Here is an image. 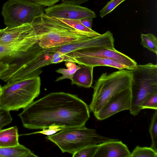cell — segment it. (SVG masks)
<instances>
[{
  "instance_id": "4",
  "label": "cell",
  "mask_w": 157,
  "mask_h": 157,
  "mask_svg": "<svg viewBox=\"0 0 157 157\" xmlns=\"http://www.w3.org/2000/svg\"><path fill=\"white\" fill-rule=\"evenodd\" d=\"M132 82L131 70H119L111 73H103L95 82L90 110L94 115L98 113L114 95L131 88Z\"/></svg>"
},
{
  "instance_id": "20",
  "label": "cell",
  "mask_w": 157,
  "mask_h": 157,
  "mask_svg": "<svg viewBox=\"0 0 157 157\" xmlns=\"http://www.w3.org/2000/svg\"><path fill=\"white\" fill-rule=\"evenodd\" d=\"M149 132L151 140L150 147L157 152V110H155L151 118Z\"/></svg>"
},
{
  "instance_id": "29",
  "label": "cell",
  "mask_w": 157,
  "mask_h": 157,
  "mask_svg": "<svg viewBox=\"0 0 157 157\" xmlns=\"http://www.w3.org/2000/svg\"><path fill=\"white\" fill-rule=\"evenodd\" d=\"M89 0H61L62 3L77 5L87 2Z\"/></svg>"
},
{
  "instance_id": "32",
  "label": "cell",
  "mask_w": 157,
  "mask_h": 157,
  "mask_svg": "<svg viewBox=\"0 0 157 157\" xmlns=\"http://www.w3.org/2000/svg\"><path fill=\"white\" fill-rule=\"evenodd\" d=\"M2 87L1 86V85L0 84V95L1 94V91H2Z\"/></svg>"
},
{
  "instance_id": "10",
  "label": "cell",
  "mask_w": 157,
  "mask_h": 157,
  "mask_svg": "<svg viewBox=\"0 0 157 157\" xmlns=\"http://www.w3.org/2000/svg\"><path fill=\"white\" fill-rule=\"evenodd\" d=\"M37 42V39L33 29L31 35L26 38L0 45V62L9 64L23 56Z\"/></svg>"
},
{
  "instance_id": "25",
  "label": "cell",
  "mask_w": 157,
  "mask_h": 157,
  "mask_svg": "<svg viewBox=\"0 0 157 157\" xmlns=\"http://www.w3.org/2000/svg\"><path fill=\"white\" fill-rule=\"evenodd\" d=\"M62 19L75 28L79 30L90 33L96 32L92 29H89L84 25L80 22V20Z\"/></svg>"
},
{
  "instance_id": "27",
  "label": "cell",
  "mask_w": 157,
  "mask_h": 157,
  "mask_svg": "<svg viewBox=\"0 0 157 157\" xmlns=\"http://www.w3.org/2000/svg\"><path fill=\"white\" fill-rule=\"evenodd\" d=\"M44 7H49L55 5L60 0H29Z\"/></svg>"
},
{
  "instance_id": "19",
  "label": "cell",
  "mask_w": 157,
  "mask_h": 157,
  "mask_svg": "<svg viewBox=\"0 0 157 157\" xmlns=\"http://www.w3.org/2000/svg\"><path fill=\"white\" fill-rule=\"evenodd\" d=\"M129 157H157V152L151 147L136 146Z\"/></svg>"
},
{
  "instance_id": "1",
  "label": "cell",
  "mask_w": 157,
  "mask_h": 157,
  "mask_svg": "<svg viewBox=\"0 0 157 157\" xmlns=\"http://www.w3.org/2000/svg\"><path fill=\"white\" fill-rule=\"evenodd\" d=\"M90 114L88 105L76 95L56 92L33 101L18 116L24 127L42 129L51 126L62 128L85 126Z\"/></svg>"
},
{
  "instance_id": "22",
  "label": "cell",
  "mask_w": 157,
  "mask_h": 157,
  "mask_svg": "<svg viewBox=\"0 0 157 157\" xmlns=\"http://www.w3.org/2000/svg\"><path fill=\"white\" fill-rule=\"evenodd\" d=\"M140 107L141 110L147 109L157 110V93L146 98L141 104Z\"/></svg>"
},
{
  "instance_id": "3",
  "label": "cell",
  "mask_w": 157,
  "mask_h": 157,
  "mask_svg": "<svg viewBox=\"0 0 157 157\" xmlns=\"http://www.w3.org/2000/svg\"><path fill=\"white\" fill-rule=\"evenodd\" d=\"M40 82L39 76L7 82L2 87L0 106L10 111L25 108L39 95Z\"/></svg>"
},
{
  "instance_id": "14",
  "label": "cell",
  "mask_w": 157,
  "mask_h": 157,
  "mask_svg": "<svg viewBox=\"0 0 157 157\" xmlns=\"http://www.w3.org/2000/svg\"><path fill=\"white\" fill-rule=\"evenodd\" d=\"M80 66L74 74L71 79V84L78 86L89 88L92 86L93 83V67L79 64Z\"/></svg>"
},
{
  "instance_id": "28",
  "label": "cell",
  "mask_w": 157,
  "mask_h": 157,
  "mask_svg": "<svg viewBox=\"0 0 157 157\" xmlns=\"http://www.w3.org/2000/svg\"><path fill=\"white\" fill-rule=\"evenodd\" d=\"M93 19L92 17L85 18L80 20V21L86 27L92 29Z\"/></svg>"
},
{
  "instance_id": "7",
  "label": "cell",
  "mask_w": 157,
  "mask_h": 157,
  "mask_svg": "<svg viewBox=\"0 0 157 157\" xmlns=\"http://www.w3.org/2000/svg\"><path fill=\"white\" fill-rule=\"evenodd\" d=\"M44 7L29 0H8L3 6L2 14L7 27H15L31 24L44 13Z\"/></svg>"
},
{
  "instance_id": "24",
  "label": "cell",
  "mask_w": 157,
  "mask_h": 157,
  "mask_svg": "<svg viewBox=\"0 0 157 157\" xmlns=\"http://www.w3.org/2000/svg\"><path fill=\"white\" fill-rule=\"evenodd\" d=\"M12 121L10 111L0 106V130L10 123Z\"/></svg>"
},
{
  "instance_id": "30",
  "label": "cell",
  "mask_w": 157,
  "mask_h": 157,
  "mask_svg": "<svg viewBox=\"0 0 157 157\" xmlns=\"http://www.w3.org/2000/svg\"><path fill=\"white\" fill-rule=\"evenodd\" d=\"M8 65L7 63L0 62V78L2 74L8 69Z\"/></svg>"
},
{
  "instance_id": "18",
  "label": "cell",
  "mask_w": 157,
  "mask_h": 157,
  "mask_svg": "<svg viewBox=\"0 0 157 157\" xmlns=\"http://www.w3.org/2000/svg\"><path fill=\"white\" fill-rule=\"evenodd\" d=\"M141 44L143 47L157 55V38L153 34H141Z\"/></svg>"
},
{
  "instance_id": "8",
  "label": "cell",
  "mask_w": 157,
  "mask_h": 157,
  "mask_svg": "<svg viewBox=\"0 0 157 157\" xmlns=\"http://www.w3.org/2000/svg\"><path fill=\"white\" fill-rule=\"evenodd\" d=\"M75 58L85 56L101 57L118 61L127 66L131 70L137 65L136 61L124 54L118 51L114 48L91 47L83 48L68 54Z\"/></svg>"
},
{
  "instance_id": "12",
  "label": "cell",
  "mask_w": 157,
  "mask_h": 157,
  "mask_svg": "<svg viewBox=\"0 0 157 157\" xmlns=\"http://www.w3.org/2000/svg\"><path fill=\"white\" fill-rule=\"evenodd\" d=\"M130 153L127 146L117 139L98 144L94 157H129Z\"/></svg>"
},
{
  "instance_id": "2",
  "label": "cell",
  "mask_w": 157,
  "mask_h": 157,
  "mask_svg": "<svg viewBox=\"0 0 157 157\" xmlns=\"http://www.w3.org/2000/svg\"><path fill=\"white\" fill-rule=\"evenodd\" d=\"M30 24L37 39L36 46L41 49L81 42L101 34L97 32L90 33L77 29L62 19L44 13L35 17Z\"/></svg>"
},
{
  "instance_id": "23",
  "label": "cell",
  "mask_w": 157,
  "mask_h": 157,
  "mask_svg": "<svg viewBox=\"0 0 157 157\" xmlns=\"http://www.w3.org/2000/svg\"><path fill=\"white\" fill-rule=\"evenodd\" d=\"M125 0H111L100 11V16L102 18L111 12L120 4Z\"/></svg>"
},
{
  "instance_id": "11",
  "label": "cell",
  "mask_w": 157,
  "mask_h": 157,
  "mask_svg": "<svg viewBox=\"0 0 157 157\" xmlns=\"http://www.w3.org/2000/svg\"><path fill=\"white\" fill-rule=\"evenodd\" d=\"M131 87L124 89L112 97L94 116L97 119L102 120L120 112L129 110L131 105Z\"/></svg>"
},
{
  "instance_id": "6",
  "label": "cell",
  "mask_w": 157,
  "mask_h": 157,
  "mask_svg": "<svg viewBox=\"0 0 157 157\" xmlns=\"http://www.w3.org/2000/svg\"><path fill=\"white\" fill-rule=\"evenodd\" d=\"M131 103L130 113L134 116L141 110V105L149 96L157 93V64L149 63L137 65L131 70Z\"/></svg>"
},
{
  "instance_id": "26",
  "label": "cell",
  "mask_w": 157,
  "mask_h": 157,
  "mask_svg": "<svg viewBox=\"0 0 157 157\" xmlns=\"http://www.w3.org/2000/svg\"><path fill=\"white\" fill-rule=\"evenodd\" d=\"M62 129V128L57 126H51L47 128L42 129V131L34 132L30 134L40 133L47 136H50L57 133Z\"/></svg>"
},
{
  "instance_id": "21",
  "label": "cell",
  "mask_w": 157,
  "mask_h": 157,
  "mask_svg": "<svg viewBox=\"0 0 157 157\" xmlns=\"http://www.w3.org/2000/svg\"><path fill=\"white\" fill-rule=\"evenodd\" d=\"M98 144L90 146L85 147L72 155V157H94L98 147Z\"/></svg>"
},
{
  "instance_id": "13",
  "label": "cell",
  "mask_w": 157,
  "mask_h": 157,
  "mask_svg": "<svg viewBox=\"0 0 157 157\" xmlns=\"http://www.w3.org/2000/svg\"><path fill=\"white\" fill-rule=\"evenodd\" d=\"M75 59L79 64H83L93 67L98 66H105L116 68L119 70H128L127 66L121 63L106 58L88 56L75 58Z\"/></svg>"
},
{
  "instance_id": "17",
  "label": "cell",
  "mask_w": 157,
  "mask_h": 157,
  "mask_svg": "<svg viewBox=\"0 0 157 157\" xmlns=\"http://www.w3.org/2000/svg\"><path fill=\"white\" fill-rule=\"evenodd\" d=\"M65 65L67 69L60 68L56 70L57 72L62 75L61 76L57 78L56 81L66 78L71 79L74 74L80 67L79 65H77L75 63L72 61H65Z\"/></svg>"
},
{
  "instance_id": "15",
  "label": "cell",
  "mask_w": 157,
  "mask_h": 157,
  "mask_svg": "<svg viewBox=\"0 0 157 157\" xmlns=\"http://www.w3.org/2000/svg\"><path fill=\"white\" fill-rule=\"evenodd\" d=\"M19 135L16 126L0 130V147H11L16 146L20 144Z\"/></svg>"
},
{
  "instance_id": "16",
  "label": "cell",
  "mask_w": 157,
  "mask_h": 157,
  "mask_svg": "<svg viewBox=\"0 0 157 157\" xmlns=\"http://www.w3.org/2000/svg\"><path fill=\"white\" fill-rule=\"evenodd\" d=\"M0 157H38L30 149L19 144L11 147H0Z\"/></svg>"
},
{
  "instance_id": "9",
  "label": "cell",
  "mask_w": 157,
  "mask_h": 157,
  "mask_svg": "<svg viewBox=\"0 0 157 157\" xmlns=\"http://www.w3.org/2000/svg\"><path fill=\"white\" fill-rule=\"evenodd\" d=\"M44 11L49 16L66 19L81 20L96 17L94 12L86 7L63 3L48 7Z\"/></svg>"
},
{
  "instance_id": "31",
  "label": "cell",
  "mask_w": 157,
  "mask_h": 157,
  "mask_svg": "<svg viewBox=\"0 0 157 157\" xmlns=\"http://www.w3.org/2000/svg\"><path fill=\"white\" fill-rule=\"evenodd\" d=\"M3 29H0V45L1 44V37L3 34Z\"/></svg>"
},
{
  "instance_id": "5",
  "label": "cell",
  "mask_w": 157,
  "mask_h": 157,
  "mask_svg": "<svg viewBox=\"0 0 157 157\" xmlns=\"http://www.w3.org/2000/svg\"><path fill=\"white\" fill-rule=\"evenodd\" d=\"M46 139L55 143L63 153L72 155L87 147L117 139L108 138L98 134L95 129L85 126L63 128Z\"/></svg>"
}]
</instances>
